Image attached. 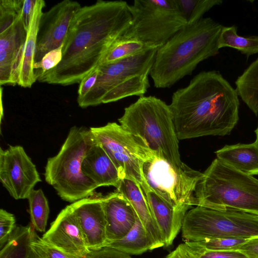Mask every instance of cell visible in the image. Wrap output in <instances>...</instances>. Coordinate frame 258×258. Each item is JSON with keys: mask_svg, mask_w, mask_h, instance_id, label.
Here are the masks:
<instances>
[{"mask_svg": "<svg viewBox=\"0 0 258 258\" xmlns=\"http://www.w3.org/2000/svg\"><path fill=\"white\" fill-rule=\"evenodd\" d=\"M132 19L129 5L125 1L98 0L81 7L71 23L61 60L37 80L62 86L80 83L100 64L111 45L130 27Z\"/></svg>", "mask_w": 258, "mask_h": 258, "instance_id": "cell-1", "label": "cell"}, {"mask_svg": "<svg viewBox=\"0 0 258 258\" xmlns=\"http://www.w3.org/2000/svg\"><path fill=\"white\" fill-rule=\"evenodd\" d=\"M169 105L178 140L229 135L239 119L237 92L215 71L197 74Z\"/></svg>", "mask_w": 258, "mask_h": 258, "instance_id": "cell-2", "label": "cell"}, {"mask_svg": "<svg viewBox=\"0 0 258 258\" xmlns=\"http://www.w3.org/2000/svg\"><path fill=\"white\" fill-rule=\"evenodd\" d=\"M223 28L211 18H203L179 30L157 50L150 73L154 86L169 88L192 74L201 62L216 55Z\"/></svg>", "mask_w": 258, "mask_h": 258, "instance_id": "cell-3", "label": "cell"}, {"mask_svg": "<svg viewBox=\"0 0 258 258\" xmlns=\"http://www.w3.org/2000/svg\"><path fill=\"white\" fill-rule=\"evenodd\" d=\"M118 121L156 156L175 167L182 165L173 115L164 101L153 96L140 97L124 108Z\"/></svg>", "mask_w": 258, "mask_h": 258, "instance_id": "cell-4", "label": "cell"}, {"mask_svg": "<svg viewBox=\"0 0 258 258\" xmlns=\"http://www.w3.org/2000/svg\"><path fill=\"white\" fill-rule=\"evenodd\" d=\"M195 197L196 206L258 215V179L217 158L203 173Z\"/></svg>", "mask_w": 258, "mask_h": 258, "instance_id": "cell-5", "label": "cell"}, {"mask_svg": "<svg viewBox=\"0 0 258 258\" xmlns=\"http://www.w3.org/2000/svg\"><path fill=\"white\" fill-rule=\"evenodd\" d=\"M95 139L90 128L73 126L58 153L48 159L45 179L63 200L74 203L98 188L82 172V164Z\"/></svg>", "mask_w": 258, "mask_h": 258, "instance_id": "cell-6", "label": "cell"}, {"mask_svg": "<svg viewBox=\"0 0 258 258\" xmlns=\"http://www.w3.org/2000/svg\"><path fill=\"white\" fill-rule=\"evenodd\" d=\"M129 8L132 22L120 38L152 48L162 46L187 24L175 0H135Z\"/></svg>", "mask_w": 258, "mask_h": 258, "instance_id": "cell-7", "label": "cell"}, {"mask_svg": "<svg viewBox=\"0 0 258 258\" xmlns=\"http://www.w3.org/2000/svg\"><path fill=\"white\" fill-rule=\"evenodd\" d=\"M181 230L187 241L249 239L258 236V216L233 209L220 211L197 206L186 212Z\"/></svg>", "mask_w": 258, "mask_h": 258, "instance_id": "cell-8", "label": "cell"}, {"mask_svg": "<svg viewBox=\"0 0 258 258\" xmlns=\"http://www.w3.org/2000/svg\"><path fill=\"white\" fill-rule=\"evenodd\" d=\"M90 130L114 162L121 178L135 180L143 190L148 188L143 174V165L155 155L143 142L116 122Z\"/></svg>", "mask_w": 258, "mask_h": 258, "instance_id": "cell-9", "label": "cell"}, {"mask_svg": "<svg viewBox=\"0 0 258 258\" xmlns=\"http://www.w3.org/2000/svg\"><path fill=\"white\" fill-rule=\"evenodd\" d=\"M142 171L148 187L174 208L195 206V191L203 173L184 163L175 167L156 155L144 162Z\"/></svg>", "mask_w": 258, "mask_h": 258, "instance_id": "cell-10", "label": "cell"}, {"mask_svg": "<svg viewBox=\"0 0 258 258\" xmlns=\"http://www.w3.org/2000/svg\"><path fill=\"white\" fill-rule=\"evenodd\" d=\"M158 49H151L114 62L100 64L96 83L84 98L77 101L79 106L86 108L99 105L104 96L120 83L139 75L150 74Z\"/></svg>", "mask_w": 258, "mask_h": 258, "instance_id": "cell-11", "label": "cell"}, {"mask_svg": "<svg viewBox=\"0 0 258 258\" xmlns=\"http://www.w3.org/2000/svg\"><path fill=\"white\" fill-rule=\"evenodd\" d=\"M0 181L15 200L28 199L41 181L36 166L21 146L0 149Z\"/></svg>", "mask_w": 258, "mask_h": 258, "instance_id": "cell-12", "label": "cell"}, {"mask_svg": "<svg viewBox=\"0 0 258 258\" xmlns=\"http://www.w3.org/2000/svg\"><path fill=\"white\" fill-rule=\"evenodd\" d=\"M81 7L76 1L64 0L43 13L37 33L34 63L63 45L72 20Z\"/></svg>", "mask_w": 258, "mask_h": 258, "instance_id": "cell-13", "label": "cell"}, {"mask_svg": "<svg viewBox=\"0 0 258 258\" xmlns=\"http://www.w3.org/2000/svg\"><path fill=\"white\" fill-rule=\"evenodd\" d=\"M41 239L56 248L81 258H85L90 251L71 205L60 211Z\"/></svg>", "mask_w": 258, "mask_h": 258, "instance_id": "cell-14", "label": "cell"}, {"mask_svg": "<svg viewBox=\"0 0 258 258\" xmlns=\"http://www.w3.org/2000/svg\"><path fill=\"white\" fill-rule=\"evenodd\" d=\"M103 198L101 196H91L71 204L90 250L104 247L107 243Z\"/></svg>", "mask_w": 258, "mask_h": 258, "instance_id": "cell-15", "label": "cell"}, {"mask_svg": "<svg viewBox=\"0 0 258 258\" xmlns=\"http://www.w3.org/2000/svg\"><path fill=\"white\" fill-rule=\"evenodd\" d=\"M27 31L21 16L0 33V85L18 84Z\"/></svg>", "mask_w": 258, "mask_h": 258, "instance_id": "cell-16", "label": "cell"}, {"mask_svg": "<svg viewBox=\"0 0 258 258\" xmlns=\"http://www.w3.org/2000/svg\"><path fill=\"white\" fill-rule=\"evenodd\" d=\"M103 205L107 244L123 237L133 228L138 217L128 201L117 191L104 197Z\"/></svg>", "mask_w": 258, "mask_h": 258, "instance_id": "cell-17", "label": "cell"}, {"mask_svg": "<svg viewBox=\"0 0 258 258\" xmlns=\"http://www.w3.org/2000/svg\"><path fill=\"white\" fill-rule=\"evenodd\" d=\"M143 191L152 216L161 234L164 246L168 247L181 229L184 216L191 208H174L149 188Z\"/></svg>", "mask_w": 258, "mask_h": 258, "instance_id": "cell-18", "label": "cell"}, {"mask_svg": "<svg viewBox=\"0 0 258 258\" xmlns=\"http://www.w3.org/2000/svg\"><path fill=\"white\" fill-rule=\"evenodd\" d=\"M82 170L98 187L113 186L117 189L122 179L114 162L95 139L83 161Z\"/></svg>", "mask_w": 258, "mask_h": 258, "instance_id": "cell-19", "label": "cell"}, {"mask_svg": "<svg viewBox=\"0 0 258 258\" xmlns=\"http://www.w3.org/2000/svg\"><path fill=\"white\" fill-rule=\"evenodd\" d=\"M116 191L130 203L135 213L152 240L155 248L164 246L161 234L152 216L145 194L140 185L134 180L122 179Z\"/></svg>", "mask_w": 258, "mask_h": 258, "instance_id": "cell-20", "label": "cell"}, {"mask_svg": "<svg viewBox=\"0 0 258 258\" xmlns=\"http://www.w3.org/2000/svg\"><path fill=\"white\" fill-rule=\"evenodd\" d=\"M45 6V3L44 1L37 0L34 13L27 30L17 84L24 88H30L37 80L33 66L39 22L43 14L42 10Z\"/></svg>", "mask_w": 258, "mask_h": 258, "instance_id": "cell-21", "label": "cell"}, {"mask_svg": "<svg viewBox=\"0 0 258 258\" xmlns=\"http://www.w3.org/2000/svg\"><path fill=\"white\" fill-rule=\"evenodd\" d=\"M217 158L248 175H258V143L225 145L216 151Z\"/></svg>", "mask_w": 258, "mask_h": 258, "instance_id": "cell-22", "label": "cell"}, {"mask_svg": "<svg viewBox=\"0 0 258 258\" xmlns=\"http://www.w3.org/2000/svg\"><path fill=\"white\" fill-rule=\"evenodd\" d=\"M32 225L16 226L1 248L0 258H37L31 243L38 236Z\"/></svg>", "mask_w": 258, "mask_h": 258, "instance_id": "cell-23", "label": "cell"}, {"mask_svg": "<svg viewBox=\"0 0 258 258\" xmlns=\"http://www.w3.org/2000/svg\"><path fill=\"white\" fill-rule=\"evenodd\" d=\"M105 247L129 255L141 254L148 250L155 249L152 240L138 217L133 228L123 237L108 243Z\"/></svg>", "mask_w": 258, "mask_h": 258, "instance_id": "cell-24", "label": "cell"}, {"mask_svg": "<svg viewBox=\"0 0 258 258\" xmlns=\"http://www.w3.org/2000/svg\"><path fill=\"white\" fill-rule=\"evenodd\" d=\"M238 96L256 115L258 113V57L235 81Z\"/></svg>", "mask_w": 258, "mask_h": 258, "instance_id": "cell-25", "label": "cell"}, {"mask_svg": "<svg viewBox=\"0 0 258 258\" xmlns=\"http://www.w3.org/2000/svg\"><path fill=\"white\" fill-rule=\"evenodd\" d=\"M219 48L229 47L248 57L258 53V36H243L237 34V27L223 26L220 35Z\"/></svg>", "mask_w": 258, "mask_h": 258, "instance_id": "cell-26", "label": "cell"}, {"mask_svg": "<svg viewBox=\"0 0 258 258\" xmlns=\"http://www.w3.org/2000/svg\"><path fill=\"white\" fill-rule=\"evenodd\" d=\"M145 74L137 75L123 82L110 90L103 97L102 103L115 102L132 96H144L150 87L149 75Z\"/></svg>", "mask_w": 258, "mask_h": 258, "instance_id": "cell-27", "label": "cell"}, {"mask_svg": "<svg viewBox=\"0 0 258 258\" xmlns=\"http://www.w3.org/2000/svg\"><path fill=\"white\" fill-rule=\"evenodd\" d=\"M151 49L154 48L141 41L120 37L111 45L100 64L114 62Z\"/></svg>", "mask_w": 258, "mask_h": 258, "instance_id": "cell-28", "label": "cell"}, {"mask_svg": "<svg viewBox=\"0 0 258 258\" xmlns=\"http://www.w3.org/2000/svg\"><path fill=\"white\" fill-rule=\"evenodd\" d=\"M31 221L34 228L44 232L49 216L48 201L41 189H33L28 198Z\"/></svg>", "mask_w": 258, "mask_h": 258, "instance_id": "cell-29", "label": "cell"}, {"mask_svg": "<svg viewBox=\"0 0 258 258\" xmlns=\"http://www.w3.org/2000/svg\"><path fill=\"white\" fill-rule=\"evenodd\" d=\"M186 25L197 23L213 7L221 5V0H175Z\"/></svg>", "mask_w": 258, "mask_h": 258, "instance_id": "cell-30", "label": "cell"}, {"mask_svg": "<svg viewBox=\"0 0 258 258\" xmlns=\"http://www.w3.org/2000/svg\"><path fill=\"white\" fill-rule=\"evenodd\" d=\"M248 239L210 238L197 241H186L188 244L201 249L210 251L238 250Z\"/></svg>", "mask_w": 258, "mask_h": 258, "instance_id": "cell-31", "label": "cell"}, {"mask_svg": "<svg viewBox=\"0 0 258 258\" xmlns=\"http://www.w3.org/2000/svg\"><path fill=\"white\" fill-rule=\"evenodd\" d=\"M23 2L24 0L0 1V33L21 16Z\"/></svg>", "mask_w": 258, "mask_h": 258, "instance_id": "cell-32", "label": "cell"}, {"mask_svg": "<svg viewBox=\"0 0 258 258\" xmlns=\"http://www.w3.org/2000/svg\"><path fill=\"white\" fill-rule=\"evenodd\" d=\"M31 246L37 258H81L47 244L39 236L32 241Z\"/></svg>", "mask_w": 258, "mask_h": 258, "instance_id": "cell-33", "label": "cell"}, {"mask_svg": "<svg viewBox=\"0 0 258 258\" xmlns=\"http://www.w3.org/2000/svg\"><path fill=\"white\" fill-rule=\"evenodd\" d=\"M62 45L47 53L42 59L34 63V73L36 78L42 74L55 68L62 59Z\"/></svg>", "mask_w": 258, "mask_h": 258, "instance_id": "cell-34", "label": "cell"}, {"mask_svg": "<svg viewBox=\"0 0 258 258\" xmlns=\"http://www.w3.org/2000/svg\"><path fill=\"white\" fill-rule=\"evenodd\" d=\"M192 258H248L240 250L210 251L194 247L185 242Z\"/></svg>", "mask_w": 258, "mask_h": 258, "instance_id": "cell-35", "label": "cell"}, {"mask_svg": "<svg viewBox=\"0 0 258 258\" xmlns=\"http://www.w3.org/2000/svg\"><path fill=\"white\" fill-rule=\"evenodd\" d=\"M13 214L1 209L0 210V247L6 243L10 236L16 227Z\"/></svg>", "mask_w": 258, "mask_h": 258, "instance_id": "cell-36", "label": "cell"}, {"mask_svg": "<svg viewBox=\"0 0 258 258\" xmlns=\"http://www.w3.org/2000/svg\"><path fill=\"white\" fill-rule=\"evenodd\" d=\"M99 74L98 67L84 77L80 83L77 101L84 98L96 83Z\"/></svg>", "mask_w": 258, "mask_h": 258, "instance_id": "cell-37", "label": "cell"}, {"mask_svg": "<svg viewBox=\"0 0 258 258\" xmlns=\"http://www.w3.org/2000/svg\"><path fill=\"white\" fill-rule=\"evenodd\" d=\"M85 258H132L130 255L117 249L104 247L97 250H90Z\"/></svg>", "mask_w": 258, "mask_h": 258, "instance_id": "cell-38", "label": "cell"}, {"mask_svg": "<svg viewBox=\"0 0 258 258\" xmlns=\"http://www.w3.org/2000/svg\"><path fill=\"white\" fill-rule=\"evenodd\" d=\"M36 3L37 0H24L21 17L27 31L29 27Z\"/></svg>", "mask_w": 258, "mask_h": 258, "instance_id": "cell-39", "label": "cell"}, {"mask_svg": "<svg viewBox=\"0 0 258 258\" xmlns=\"http://www.w3.org/2000/svg\"><path fill=\"white\" fill-rule=\"evenodd\" d=\"M239 250L248 258H258V236L247 239Z\"/></svg>", "mask_w": 258, "mask_h": 258, "instance_id": "cell-40", "label": "cell"}, {"mask_svg": "<svg viewBox=\"0 0 258 258\" xmlns=\"http://www.w3.org/2000/svg\"><path fill=\"white\" fill-rule=\"evenodd\" d=\"M165 258H192L185 243L180 244Z\"/></svg>", "mask_w": 258, "mask_h": 258, "instance_id": "cell-41", "label": "cell"}, {"mask_svg": "<svg viewBox=\"0 0 258 258\" xmlns=\"http://www.w3.org/2000/svg\"><path fill=\"white\" fill-rule=\"evenodd\" d=\"M255 134H256V140H255V141H256L257 143H258V126H257V127L256 128V129L255 131Z\"/></svg>", "mask_w": 258, "mask_h": 258, "instance_id": "cell-42", "label": "cell"}, {"mask_svg": "<svg viewBox=\"0 0 258 258\" xmlns=\"http://www.w3.org/2000/svg\"><path fill=\"white\" fill-rule=\"evenodd\" d=\"M258 216V215H257Z\"/></svg>", "mask_w": 258, "mask_h": 258, "instance_id": "cell-43", "label": "cell"}]
</instances>
